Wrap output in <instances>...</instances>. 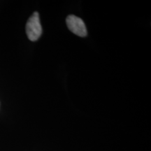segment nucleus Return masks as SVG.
Returning <instances> with one entry per match:
<instances>
[{
	"label": "nucleus",
	"mask_w": 151,
	"mask_h": 151,
	"mask_svg": "<svg viewBox=\"0 0 151 151\" xmlns=\"http://www.w3.org/2000/svg\"><path fill=\"white\" fill-rule=\"evenodd\" d=\"M67 24L69 29L73 34L79 37H86L87 35V29L86 24L82 19L78 17L70 15L67 18Z\"/></svg>",
	"instance_id": "nucleus-2"
},
{
	"label": "nucleus",
	"mask_w": 151,
	"mask_h": 151,
	"mask_svg": "<svg viewBox=\"0 0 151 151\" xmlns=\"http://www.w3.org/2000/svg\"><path fill=\"white\" fill-rule=\"evenodd\" d=\"M26 32L30 41H35L39 39L42 34L39 15L37 12H35L28 20L26 24Z\"/></svg>",
	"instance_id": "nucleus-1"
}]
</instances>
